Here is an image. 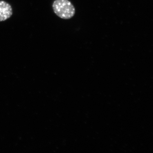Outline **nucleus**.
Returning a JSON list of instances; mask_svg holds the SVG:
<instances>
[{
	"mask_svg": "<svg viewBox=\"0 0 153 153\" xmlns=\"http://www.w3.org/2000/svg\"><path fill=\"white\" fill-rule=\"evenodd\" d=\"M52 6L54 13L60 19L68 20L75 15V7L69 0H55Z\"/></svg>",
	"mask_w": 153,
	"mask_h": 153,
	"instance_id": "nucleus-1",
	"label": "nucleus"
},
{
	"mask_svg": "<svg viewBox=\"0 0 153 153\" xmlns=\"http://www.w3.org/2000/svg\"><path fill=\"white\" fill-rule=\"evenodd\" d=\"M13 14L11 5L5 1H0V22L10 19Z\"/></svg>",
	"mask_w": 153,
	"mask_h": 153,
	"instance_id": "nucleus-2",
	"label": "nucleus"
}]
</instances>
